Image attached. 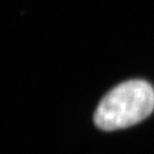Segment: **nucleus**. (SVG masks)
I'll list each match as a JSON object with an SVG mask.
<instances>
[{
    "label": "nucleus",
    "mask_w": 154,
    "mask_h": 154,
    "mask_svg": "<svg viewBox=\"0 0 154 154\" xmlns=\"http://www.w3.org/2000/svg\"><path fill=\"white\" fill-rule=\"evenodd\" d=\"M153 109L151 85L140 79L128 80L104 96L94 113V123L104 131L120 130L144 120Z\"/></svg>",
    "instance_id": "1"
}]
</instances>
